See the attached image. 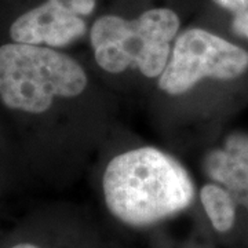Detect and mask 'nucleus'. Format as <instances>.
I'll return each instance as SVG.
<instances>
[{"label":"nucleus","mask_w":248,"mask_h":248,"mask_svg":"<svg viewBox=\"0 0 248 248\" xmlns=\"http://www.w3.org/2000/svg\"><path fill=\"white\" fill-rule=\"evenodd\" d=\"M102 190L108 210L130 226H151L189 208L195 184L175 157L157 148L124 152L108 163Z\"/></svg>","instance_id":"f257e3e1"},{"label":"nucleus","mask_w":248,"mask_h":248,"mask_svg":"<svg viewBox=\"0 0 248 248\" xmlns=\"http://www.w3.org/2000/svg\"><path fill=\"white\" fill-rule=\"evenodd\" d=\"M87 83L79 62L53 47L0 46V99L13 110L45 113L55 98L78 97Z\"/></svg>","instance_id":"f03ea898"},{"label":"nucleus","mask_w":248,"mask_h":248,"mask_svg":"<svg viewBox=\"0 0 248 248\" xmlns=\"http://www.w3.org/2000/svg\"><path fill=\"white\" fill-rule=\"evenodd\" d=\"M179 18L170 9H152L135 19L117 16L98 18L90 31L97 63L109 73L130 68L146 78H157L167 66L171 40L177 36Z\"/></svg>","instance_id":"7ed1b4c3"},{"label":"nucleus","mask_w":248,"mask_h":248,"mask_svg":"<svg viewBox=\"0 0 248 248\" xmlns=\"http://www.w3.org/2000/svg\"><path fill=\"white\" fill-rule=\"evenodd\" d=\"M248 71V51L214 35L192 28L175 39L169 63L159 76V89L181 95L205 78L233 80Z\"/></svg>","instance_id":"20e7f679"},{"label":"nucleus","mask_w":248,"mask_h":248,"mask_svg":"<svg viewBox=\"0 0 248 248\" xmlns=\"http://www.w3.org/2000/svg\"><path fill=\"white\" fill-rule=\"evenodd\" d=\"M94 9L95 0H47L19 16L10 27V37L16 43L65 47L86 35L83 17Z\"/></svg>","instance_id":"39448f33"},{"label":"nucleus","mask_w":248,"mask_h":248,"mask_svg":"<svg viewBox=\"0 0 248 248\" xmlns=\"http://www.w3.org/2000/svg\"><path fill=\"white\" fill-rule=\"evenodd\" d=\"M204 171L214 182L226 187L236 200L248 199V133L231 134L222 148L208 152Z\"/></svg>","instance_id":"423d86ee"},{"label":"nucleus","mask_w":248,"mask_h":248,"mask_svg":"<svg viewBox=\"0 0 248 248\" xmlns=\"http://www.w3.org/2000/svg\"><path fill=\"white\" fill-rule=\"evenodd\" d=\"M200 200L213 228L219 233L233 229L236 223V199L219 184H207L200 190Z\"/></svg>","instance_id":"0eeeda50"},{"label":"nucleus","mask_w":248,"mask_h":248,"mask_svg":"<svg viewBox=\"0 0 248 248\" xmlns=\"http://www.w3.org/2000/svg\"><path fill=\"white\" fill-rule=\"evenodd\" d=\"M232 29L236 35L243 36L248 40V9L234 14Z\"/></svg>","instance_id":"6e6552de"},{"label":"nucleus","mask_w":248,"mask_h":248,"mask_svg":"<svg viewBox=\"0 0 248 248\" xmlns=\"http://www.w3.org/2000/svg\"><path fill=\"white\" fill-rule=\"evenodd\" d=\"M222 9H226L237 14L240 11H244L248 9V0H214Z\"/></svg>","instance_id":"1a4fd4ad"},{"label":"nucleus","mask_w":248,"mask_h":248,"mask_svg":"<svg viewBox=\"0 0 248 248\" xmlns=\"http://www.w3.org/2000/svg\"><path fill=\"white\" fill-rule=\"evenodd\" d=\"M11 248H40V247H37V246L32 244V243H19V244L13 246Z\"/></svg>","instance_id":"9d476101"},{"label":"nucleus","mask_w":248,"mask_h":248,"mask_svg":"<svg viewBox=\"0 0 248 248\" xmlns=\"http://www.w3.org/2000/svg\"><path fill=\"white\" fill-rule=\"evenodd\" d=\"M244 204H246V207H247V210H248V199H247V202H246Z\"/></svg>","instance_id":"9b49d317"}]
</instances>
